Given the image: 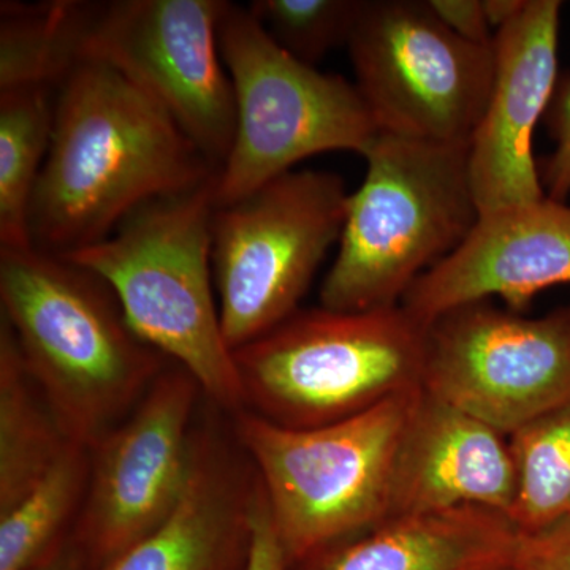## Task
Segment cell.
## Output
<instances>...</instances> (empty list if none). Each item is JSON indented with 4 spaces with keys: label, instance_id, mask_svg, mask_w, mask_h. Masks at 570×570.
<instances>
[{
    "label": "cell",
    "instance_id": "24",
    "mask_svg": "<svg viewBox=\"0 0 570 570\" xmlns=\"http://www.w3.org/2000/svg\"><path fill=\"white\" fill-rule=\"evenodd\" d=\"M547 124L554 151L540 168V181L549 198L569 204L570 200V75L558 82L547 110Z\"/></svg>",
    "mask_w": 570,
    "mask_h": 570
},
{
    "label": "cell",
    "instance_id": "21",
    "mask_svg": "<svg viewBox=\"0 0 570 570\" xmlns=\"http://www.w3.org/2000/svg\"><path fill=\"white\" fill-rule=\"evenodd\" d=\"M56 91L0 92V249L31 245L29 208L55 126Z\"/></svg>",
    "mask_w": 570,
    "mask_h": 570
},
{
    "label": "cell",
    "instance_id": "9",
    "mask_svg": "<svg viewBox=\"0 0 570 570\" xmlns=\"http://www.w3.org/2000/svg\"><path fill=\"white\" fill-rule=\"evenodd\" d=\"M347 48L379 132L471 141L493 85V45L455 36L426 0H365Z\"/></svg>",
    "mask_w": 570,
    "mask_h": 570
},
{
    "label": "cell",
    "instance_id": "23",
    "mask_svg": "<svg viewBox=\"0 0 570 570\" xmlns=\"http://www.w3.org/2000/svg\"><path fill=\"white\" fill-rule=\"evenodd\" d=\"M365 0H254L247 10L292 58L316 67L347 45Z\"/></svg>",
    "mask_w": 570,
    "mask_h": 570
},
{
    "label": "cell",
    "instance_id": "22",
    "mask_svg": "<svg viewBox=\"0 0 570 570\" xmlns=\"http://www.w3.org/2000/svg\"><path fill=\"white\" fill-rule=\"evenodd\" d=\"M515 497L509 519L520 534L570 520V403L510 434Z\"/></svg>",
    "mask_w": 570,
    "mask_h": 570
},
{
    "label": "cell",
    "instance_id": "3",
    "mask_svg": "<svg viewBox=\"0 0 570 570\" xmlns=\"http://www.w3.org/2000/svg\"><path fill=\"white\" fill-rule=\"evenodd\" d=\"M214 181L148 202L104 242L59 257L99 276L135 335L193 374L232 417L245 401L214 285Z\"/></svg>",
    "mask_w": 570,
    "mask_h": 570
},
{
    "label": "cell",
    "instance_id": "14",
    "mask_svg": "<svg viewBox=\"0 0 570 570\" xmlns=\"http://www.w3.org/2000/svg\"><path fill=\"white\" fill-rule=\"evenodd\" d=\"M570 284V204L540 200L479 214L464 242L419 277L401 306L426 326L456 307L504 299L523 314L534 296Z\"/></svg>",
    "mask_w": 570,
    "mask_h": 570
},
{
    "label": "cell",
    "instance_id": "10",
    "mask_svg": "<svg viewBox=\"0 0 570 570\" xmlns=\"http://www.w3.org/2000/svg\"><path fill=\"white\" fill-rule=\"evenodd\" d=\"M225 0L96 2L82 47L176 122L219 171L235 135V97L219 48Z\"/></svg>",
    "mask_w": 570,
    "mask_h": 570
},
{
    "label": "cell",
    "instance_id": "6",
    "mask_svg": "<svg viewBox=\"0 0 570 570\" xmlns=\"http://www.w3.org/2000/svg\"><path fill=\"white\" fill-rule=\"evenodd\" d=\"M422 390L307 430L277 426L246 409L228 415L264 487L288 566L389 519L397 453Z\"/></svg>",
    "mask_w": 570,
    "mask_h": 570
},
{
    "label": "cell",
    "instance_id": "2",
    "mask_svg": "<svg viewBox=\"0 0 570 570\" xmlns=\"http://www.w3.org/2000/svg\"><path fill=\"white\" fill-rule=\"evenodd\" d=\"M0 305L29 373L71 441L88 448L171 363L135 335L99 276L59 255L0 249Z\"/></svg>",
    "mask_w": 570,
    "mask_h": 570
},
{
    "label": "cell",
    "instance_id": "12",
    "mask_svg": "<svg viewBox=\"0 0 570 570\" xmlns=\"http://www.w3.org/2000/svg\"><path fill=\"white\" fill-rule=\"evenodd\" d=\"M205 395L168 363L137 407L91 448V478L71 531L89 570H102L170 517L193 468Z\"/></svg>",
    "mask_w": 570,
    "mask_h": 570
},
{
    "label": "cell",
    "instance_id": "5",
    "mask_svg": "<svg viewBox=\"0 0 570 570\" xmlns=\"http://www.w3.org/2000/svg\"><path fill=\"white\" fill-rule=\"evenodd\" d=\"M426 326L403 306L298 309L234 351L246 411L307 430L423 389Z\"/></svg>",
    "mask_w": 570,
    "mask_h": 570
},
{
    "label": "cell",
    "instance_id": "29",
    "mask_svg": "<svg viewBox=\"0 0 570 570\" xmlns=\"http://www.w3.org/2000/svg\"><path fill=\"white\" fill-rule=\"evenodd\" d=\"M527 0H483L487 20H489L494 33L508 24L513 18L519 17Z\"/></svg>",
    "mask_w": 570,
    "mask_h": 570
},
{
    "label": "cell",
    "instance_id": "16",
    "mask_svg": "<svg viewBox=\"0 0 570 570\" xmlns=\"http://www.w3.org/2000/svg\"><path fill=\"white\" fill-rule=\"evenodd\" d=\"M513 497L508 434L422 390L397 453L390 517L460 508L509 517Z\"/></svg>",
    "mask_w": 570,
    "mask_h": 570
},
{
    "label": "cell",
    "instance_id": "4",
    "mask_svg": "<svg viewBox=\"0 0 570 570\" xmlns=\"http://www.w3.org/2000/svg\"><path fill=\"white\" fill-rule=\"evenodd\" d=\"M363 157L366 176L348 194L340 249L321 287V306L328 309L400 306L479 219L469 142L379 132Z\"/></svg>",
    "mask_w": 570,
    "mask_h": 570
},
{
    "label": "cell",
    "instance_id": "25",
    "mask_svg": "<svg viewBox=\"0 0 570 570\" xmlns=\"http://www.w3.org/2000/svg\"><path fill=\"white\" fill-rule=\"evenodd\" d=\"M512 570H570V520L521 534Z\"/></svg>",
    "mask_w": 570,
    "mask_h": 570
},
{
    "label": "cell",
    "instance_id": "18",
    "mask_svg": "<svg viewBox=\"0 0 570 570\" xmlns=\"http://www.w3.org/2000/svg\"><path fill=\"white\" fill-rule=\"evenodd\" d=\"M70 442L0 318V512L24 497Z\"/></svg>",
    "mask_w": 570,
    "mask_h": 570
},
{
    "label": "cell",
    "instance_id": "15",
    "mask_svg": "<svg viewBox=\"0 0 570 570\" xmlns=\"http://www.w3.org/2000/svg\"><path fill=\"white\" fill-rule=\"evenodd\" d=\"M262 494L230 417L204 400L194 430L193 468L178 505L148 538L102 570H247Z\"/></svg>",
    "mask_w": 570,
    "mask_h": 570
},
{
    "label": "cell",
    "instance_id": "26",
    "mask_svg": "<svg viewBox=\"0 0 570 570\" xmlns=\"http://www.w3.org/2000/svg\"><path fill=\"white\" fill-rule=\"evenodd\" d=\"M439 21L463 40L478 45H493L494 36L487 20L483 0H426Z\"/></svg>",
    "mask_w": 570,
    "mask_h": 570
},
{
    "label": "cell",
    "instance_id": "8",
    "mask_svg": "<svg viewBox=\"0 0 570 570\" xmlns=\"http://www.w3.org/2000/svg\"><path fill=\"white\" fill-rule=\"evenodd\" d=\"M347 200L340 175L292 170L234 204L216 206L213 275L232 352L298 311L326 254L340 243Z\"/></svg>",
    "mask_w": 570,
    "mask_h": 570
},
{
    "label": "cell",
    "instance_id": "19",
    "mask_svg": "<svg viewBox=\"0 0 570 570\" xmlns=\"http://www.w3.org/2000/svg\"><path fill=\"white\" fill-rule=\"evenodd\" d=\"M94 6L80 0L0 3V92L58 91L82 61Z\"/></svg>",
    "mask_w": 570,
    "mask_h": 570
},
{
    "label": "cell",
    "instance_id": "17",
    "mask_svg": "<svg viewBox=\"0 0 570 570\" xmlns=\"http://www.w3.org/2000/svg\"><path fill=\"white\" fill-rule=\"evenodd\" d=\"M521 534L508 515L482 508L411 513L341 540L288 570H501Z\"/></svg>",
    "mask_w": 570,
    "mask_h": 570
},
{
    "label": "cell",
    "instance_id": "11",
    "mask_svg": "<svg viewBox=\"0 0 570 570\" xmlns=\"http://www.w3.org/2000/svg\"><path fill=\"white\" fill-rule=\"evenodd\" d=\"M423 390L501 433L570 403V305L527 317L490 302L426 330Z\"/></svg>",
    "mask_w": 570,
    "mask_h": 570
},
{
    "label": "cell",
    "instance_id": "7",
    "mask_svg": "<svg viewBox=\"0 0 570 570\" xmlns=\"http://www.w3.org/2000/svg\"><path fill=\"white\" fill-rule=\"evenodd\" d=\"M220 56L235 97L230 153L214 181V204H234L296 164L328 151L365 156L379 135L355 85L285 52L247 7L228 2Z\"/></svg>",
    "mask_w": 570,
    "mask_h": 570
},
{
    "label": "cell",
    "instance_id": "1",
    "mask_svg": "<svg viewBox=\"0 0 570 570\" xmlns=\"http://www.w3.org/2000/svg\"><path fill=\"white\" fill-rule=\"evenodd\" d=\"M216 167L118 70L85 59L56 91L29 239L67 255L104 242L135 209L212 181Z\"/></svg>",
    "mask_w": 570,
    "mask_h": 570
},
{
    "label": "cell",
    "instance_id": "28",
    "mask_svg": "<svg viewBox=\"0 0 570 570\" xmlns=\"http://www.w3.org/2000/svg\"><path fill=\"white\" fill-rule=\"evenodd\" d=\"M26 570H89L88 562L71 535L61 546L56 547L47 557L33 562L31 568Z\"/></svg>",
    "mask_w": 570,
    "mask_h": 570
},
{
    "label": "cell",
    "instance_id": "13",
    "mask_svg": "<svg viewBox=\"0 0 570 570\" xmlns=\"http://www.w3.org/2000/svg\"><path fill=\"white\" fill-rule=\"evenodd\" d=\"M560 0H527L494 36V77L469 141V175L479 212L547 197L532 137L558 85Z\"/></svg>",
    "mask_w": 570,
    "mask_h": 570
},
{
    "label": "cell",
    "instance_id": "20",
    "mask_svg": "<svg viewBox=\"0 0 570 570\" xmlns=\"http://www.w3.org/2000/svg\"><path fill=\"white\" fill-rule=\"evenodd\" d=\"M91 478V448L71 441L50 471L0 512V570H26L70 538Z\"/></svg>",
    "mask_w": 570,
    "mask_h": 570
},
{
    "label": "cell",
    "instance_id": "30",
    "mask_svg": "<svg viewBox=\"0 0 570 570\" xmlns=\"http://www.w3.org/2000/svg\"><path fill=\"white\" fill-rule=\"evenodd\" d=\"M501 570H512V568H509V569H501Z\"/></svg>",
    "mask_w": 570,
    "mask_h": 570
},
{
    "label": "cell",
    "instance_id": "27",
    "mask_svg": "<svg viewBox=\"0 0 570 570\" xmlns=\"http://www.w3.org/2000/svg\"><path fill=\"white\" fill-rule=\"evenodd\" d=\"M247 570H288L287 558L269 517L265 491L255 517L253 551Z\"/></svg>",
    "mask_w": 570,
    "mask_h": 570
}]
</instances>
